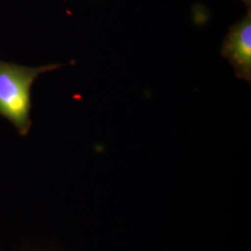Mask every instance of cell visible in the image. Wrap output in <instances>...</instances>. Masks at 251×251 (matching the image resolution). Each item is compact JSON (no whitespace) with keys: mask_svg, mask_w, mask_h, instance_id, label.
Listing matches in <instances>:
<instances>
[{"mask_svg":"<svg viewBox=\"0 0 251 251\" xmlns=\"http://www.w3.org/2000/svg\"><path fill=\"white\" fill-rule=\"evenodd\" d=\"M61 64L26 67L0 60V116L25 136L31 127V88L38 75L53 71Z\"/></svg>","mask_w":251,"mask_h":251,"instance_id":"1","label":"cell"},{"mask_svg":"<svg viewBox=\"0 0 251 251\" xmlns=\"http://www.w3.org/2000/svg\"><path fill=\"white\" fill-rule=\"evenodd\" d=\"M221 53L233 66L239 79L251 80V12L230 27Z\"/></svg>","mask_w":251,"mask_h":251,"instance_id":"2","label":"cell"},{"mask_svg":"<svg viewBox=\"0 0 251 251\" xmlns=\"http://www.w3.org/2000/svg\"><path fill=\"white\" fill-rule=\"evenodd\" d=\"M241 1H243L249 7V9H251V0H241Z\"/></svg>","mask_w":251,"mask_h":251,"instance_id":"3","label":"cell"}]
</instances>
